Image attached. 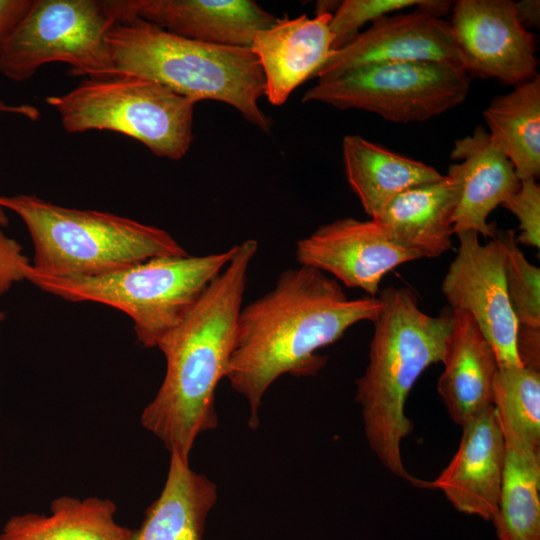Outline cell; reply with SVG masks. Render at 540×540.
<instances>
[{"instance_id":"1","label":"cell","mask_w":540,"mask_h":540,"mask_svg":"<svg viewBox=\"0 0 540 540\" xmlns=\"http://www.w3.org/2000/svg\"><path fill=\"white\" fill-rule=\"evenodd\" d=\"M381 308L379 297L349 299L337 280L303 265L242 306L226 379L247 400L250 427L259 425L263 397L277 378L316 375L327 360L317 351L356 323L374 322Z\"/></svg>"},{"instance_id":"2","label":"cell","mask_w":540,"mask_h":540,"mask_svg":"<svg viewBox=\"0 0 540 540\" xmlns=\"http://www.w3.org/2000/svg\"><path fill=\"white\" fill-rule=\"evenodd\" d=\"M257 250L254 239L235 245L229 263L157 346L166 372L140 421L170 453L185 460L197 437L218 425L216 388L228 373L247 274Z\"/></svg>"},{"instance_id":"3","label":"cell","mask_w":540,"mask_h":540,"mask_svg":"<svg viewBox=\"0 0 540 540\" xmlns=\"http://www.w3.org/2000/svg\"><path fill=\"white\" fill-rule=\"evenodd\" d=\"M379 299L382 308L374 321L367 367L356 380L355 400L369 448L379 461L397 477L425 488L426 480L412 476L403 464L401 443L413 429L404 408L419 376L444 361L452 310L428 315L406 287H386Z\"/></svg>"},{"instance_id":"4","label":"cell","mask_w":540,"mask_h":540,"mask_svg":"<svg viewBox=\"0 0 540 540\" xmlns=\"http://www.w3.org/2000/svg\"><path fill=\"white\" fill-rule=\"evenodd\" d=\"M106 43L114 74L155 81L195 103L224 102L252 125L270 131L272 123L258 105L266 93L265 77L249 47L186 39L136 16L117 23Z\"/></svg>"},{"instance_id":"5","label":"cell","mask_w":540,"mask_h":540,"mask_svg":"<svg viewBox=\"0 0 540 540\" xmlns=\"http://www.w3.org/2000/svg\"><path fill=\"white\" fill-rule=\"evenodd\" d=\"M0 207L15 213L33 243L29 270L55 278H91L187 251L167 231L95 210L59 206L34 195L0 196Z\"/></svg>"},{"instance_id":"6","label":"cell","mask_w":540,"mask_h":540,"mask_svg":"<svg viewBox=\"0 0 540 540\" xmlns=\"http://www.w3.org/2000/svg\"><path fill=\"white\" fill-rule=\"evenodd\" d=\"M224 252L151 258L91 278H55L26 271V280L71 302H94L116 308L133 322L137 341L157 347L190 312L231 260Z\"/></svg>"},{"instance_id":"7","label":"cell","mask_w":540,"mask_h":540,"mask_svg":"<svg viewBox=\"0 0 540 540\" xmlns=\"http://www.w3.org/2000/svg\"><path fill=\"white\" fill-rule=\"evenodd\" d=\"M46 102L58 112L68 133H121L170 160L184 157L194 139L196 103L146 78L126 74L86 78Z\"/></svg>"},{"instance_id":"8","label":"cell","mask_w":540,"mask_h":540,"mask_svg":"<svg viewBox=\"0 0 540 540\" xmlns=\"http://www.w3.org/2000/svg\"><path fill=\"white\" fill-rule=\"evenodd\" d=\"M132 16L131 0H33L0 43V73L22 82L41 66L62 62L72 76L114 75L106 37Z\"/></svg>"},{"instance_id":"9","label":"cell","mask_w":540,"mask_h":540,"mask_svg":"<svg viewBox=\"0 0 540 540\" xmlns=\"http://www.w3.org/2000/svg\"><path fill=\"white\" fill-rule=\"evenodd\" d=\"M468 73L442 62L371 64L318 79L303 102L375 113L395 123L424 122L463 103Z\"/></svg>"},{"instance_id":"10","label":"cell","mask_w":540,"mask_h":540,"mask_svg":"<svg viewBox=\"0 0 540 540\" xmlns=\"http://www.w3.org/2000/svg\"><path fill=\"white\" fill-rule=\"evenodd\" d=\"M457 236L458 251L441 291L451 310L471 315L492 346L499 367L522 366L516 351V321L506 290L502 242L497 233L485 244L473 231Z\"/></svg>"},{"instance_id":"11","label":"cell","mask_w":540,"mask_h":540,"mask_svg":"<svg viewBox=\"0 0 540 540\" xmlns=\"http://www.w3.org/2000/svg\"><path fill=\"white\" fill-rule=\"evenodd\" d=\"M450 23L468 74L519 85L537 73L536 37L510 0H459Z\"/></svg>"},{"instance_id":"12","label":"cell","mask_w":540,"mask_h":540,"mask_svg":"<svg viewBox=\"0 0 540 540\" xmlns=\"http://www.w3.org/2000/svg\"><path fill=\"white\" fill-rule=\"evenodd\" d=\"M300 265L331 274L349 288L376 297L383 277L395 267L421 259L398 243L377 221L343 218L317 228L296 243Z\"/></svg>"},{"instance_id":"13","label":"cell","mask_w":540,"mask_h":540,"mask_svg":"<svg viewBox=\"0 0 540 540\" xmlns=\"http://www.w3.org/2000/svg\"><path fill=\"white\" fill-rule=\"evenodd\" d=\"M393 62H442L463 68L450 23L417 7L413 12L386 15L372 22L348 45L332 51L314 77L324 79L366 65Z\"/></svg>"},{"instance_id":"14","label":"cell","mask_w":540,"mask_h":540,"mask_svg":"<svg viewBox=\"0 0 540 540\" xmlns=\"http://www.w3.org/2000/svg\"><path fill=\"white\" fill-rule=\"evenodd\" d=\"M459 447L427 488L440 490L459 512L492 521L498 508L505 441L494 406L465 422Z\"/></svg>"},{"instance_id":"15","label":"cell","mask_w":540,"mask_h":540,"mask_svg":"<svg viewBox=\"0 0 540 540\" xmlns=\"http://www.w3.org/2000/svg\"><path fill=\"white\" fill-rule=\"evenodd\" d=\"M448 173L460 183L458 203L452 217L453 234L473 231L491 239L497 229L487 222L490 213L520 187L514 166L492 142L488 131L477 126L471 135L454 141Z\"/></svg>"},{"instance_id":"16","label":"cell","mask_w":540,"mask_h":540,"mask_svg":"<svg viewBox=\"0 0 540 540\" xmlns=\"http://www.w3.org/2000/svg\"><path fill=\"white\" fill-rule=\"evenodd\" d=\"M133 14L159 28L208 44L249 47L277 18L252 0H131Z\"/></svg>"},{"instance_id":"17","label":"cell","mask_w":540,"mask_h":540,"mask_svg":"<svg viewBox=\"0 0 540 540\" xmlns=\"http://www.w3.org/2000/svg\"><path fill=\"white\" fill-rule=\"evenodd\" d=\"M332 13H316L290 19L277 18L269 28L257 32L250 49L257 56L266 83L268 101L276 106L314 77L332 52L329 24Z\"/></svg>"},{"instance_id":"18","label":"cell","mask_w":540,"mask_h":540,"mask_svg":"<svg viewBox=\"0 0 540 540\" xmlns=\"http://www.w3.org/2000/svg\"><path fill=\"white\" fill-rule=\"evenodd\" d=\"M444 371L437 390L450 418L462 426L493 406L499 365L490 343L466 311L452 310Z\"/></svg>"},{"instance_id":"19","label":"cell","mask_w":540,"mask_h":540,"mask_svg":"<svg viewBox=\"0 0 540 540\" xmlns=\"http://www.w3.org/2000/svg\"><path fill=\"white\" fill-rule=\"evenodd\" d=\"M460 193L458 178L414 186L397 195L373 220L420 258H434L452 246V217Z\"/></svg>"},{"instance_id":"20","label":"cell","mask_w":540,"mask_h":540,"mask_svg":"<svg viewBox=\"0 0 540 540\" xmlns=\"http://www.w3.org/2000/svg\"><path fill=\"white\" fill-rule=\"evenodd\" d=\"M217 501V487L195 472L189 460L170 453L165 484L146 509L131 540H202L207 517Z\"/></svg>"},{"instance_id":"21","label":"cell","mask_w":540,"mask_h":540,"mask_svg":"<svg viewBox=\"0 0 540 540\" xmlns=\"http://www.w3.org/2000/svg\"><path fill=\"white\" fill-rule=\"evenodd\" d=\"M347 181L365 213L375 219L400 193L441 179L435 168L392 152L359 135L342 141Z\"/></svg>"},{"instance_id":"22","label":"cell","mask_w":540,"mask_h":540,"mask_svg":"<svg viewBox=\"0 0 540 540\" xmlns=\"http://www.w3.org/2000/svg\"><path fill=\"white\" fill-rule=\"evenodd\" d=\"M116 509L109 499L61 496L51 502L50 514L9 518L0 540H131L133 530L115 521Z\"/></svg>"},{"instance_id":"23","label":"cell","mask_w":540,"mask_h":540,"mask_svg":"<svg viewBox=\"0 0 540 540\" xmlns=\"http://www.w3.org/2000/svg\"><path fill=\"white\" fill-rule=\"evenodd\" d=\"M499 424L505 462L498 508L492 519L497 538L540 540V449Z\"/></svg>"},{"instance_id":"24","label":"cell","mask_w":540,"mask_h":540,"mask_svg":"<svg viewBox=\"0 0 540 540\" xmlns=\"http://www.w3.org/2000/svg\"><path fill=\"white\" fill-rule=\"evenodd\" d=\"M492 142L521 180L540 175V77L495 97L483 112Z\"/></svg>"},{"instance_id":"25","label":"cell","mask_w":540,"mask_h":540,"mask_svg":"<svg viewBox=\"0 0 540 540\" xmlns=\"http://www.w3.org/2000/svg\"><path fill=\"white\" fill-rule=\"evenodd\" d=\"M493 406L502 424L540 449V371L499 367L493 383Z\"/></svg>"},{"instance_id":"26","label":"cell","mask_w":540,"mask_h":540,"mask_svg":"<svg viewBox=\"0 0 540 540\" xmlns=\"http://www.w3.org/2000/svg\"><path fill=\"white\" fill-rule=\"evenodd\" d=\"M504 250L507 296L516 321V336L540 334V269L515 241V231H497Z\"/></svg>"},{"instance_id":"27","label":"cell","mask_w":540,"mask_h":540,"mask_svg":"<svg viewBox=\"0 0 540 540\" xmlns=\"http://www.w3.org/2000/svg\"><path fill=\"white\" fill-rule=\"evenodd\" d=\"M426 0H345L332 13L329 28L333 37L332 51L339 50L352 42L360 28L368 22L394 11L413 6H423Z\"/></svg>"},{"instance_id":"28","label":"cell","mask_w":540,"mask_h":540,"mask_svg":"<svg viewBox=\"0 0 540 540\" xmlns=\"http://www.w3.org/2000/svg\"><path fill=\"white\" fill-rule=\"evenodd\" d=\"M537 179L520 181L519 189L501 206L516 216L520 234L516 243L540 248V187Z\"/></svg>"},{"instance_id":"29","label":"cell","mask_w":540,"mask_h":540,"mask_svg":"<svg viewBox=\"0 0 540 540\" xmlns=\"http://www.w3.org/2000/svg\"><path fill=\"white\" fill-rule=\"evenodd\" d=\"M29 265L23 247L0 228V295L9 291L15 283L26 280Z\"/></svg>"},{"instance_id":"30","label":"cell","mask_w":540,"mask_h":540,"mask_svg":"<svg viewBox=\"0 0 540 540\" xmlns=\"http://www.w3.org/2000/svg\"><path fill=\"white\" fill-rule=\"evenodd\" d=\"M33 0H0V43L13 31Z\"/></svg>"},{"instance_id":"31","label":"cell","mask_w":540,"mask_h":540,"mask_svg":"<svg viewBox=\"0 0 540 540\" xmlns=\"http://www.w3.org/2000/svg\"><path fill=\"white\" fill-rule=\"evenodd\" d=\"M539 7L540 5L538 0H524L515 2L517 16L525 28L527 25L529 27L539 26Z\"/></svg>"},{"instance_id":"32","label":"cell","mask_w":540,"mask_h":540,"mask_svg":"<svg viewBox=\"0 0 540 540\" xmlns=\"http://www.w3.org/2000/svg\"><path fill=\"white\" fill-rule=\"evenodd\" d=\"M0 112H8V113H14L18 115H22L24 117H27L31 120H36L39 116L38 110L29 105H8L2 101H0Z\"/></svg>"},{"instance_id":"33","label":"cell","mask_w":540,"mask_h":540,"mask_svg":"<svg viewBox=\"0 0 540 540\" xmlns=\"http://www.w3.org/2000/svg\"><path fill=\"white\" fill-rule=\"evenodd\" d=\"M9 223V218L6 211L0 207V228L6 227Z\"/></svg>"},{"instance_id":"34","label":"cell","mask_w":540,"mask_h":540,"mask_svg":"<svg viewBox=\"0 0 540 540\" xmlns=\"http://www.w3.org/2000/svg\"><path fill=\"white\" fill-rule=\"evenodd\" d=\"M4 319H5V314L0 310V327Z\"/></svg>"}]
</instances>
